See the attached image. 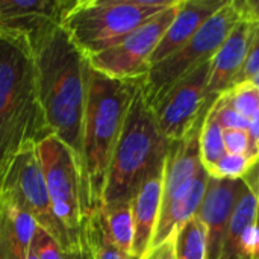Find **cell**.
I'll return each mask as SVG.
<instances>
[{"label": "cell", "instance_id": "cell-1", "mask_svg": "<svg viewBox=\"0 0 259 259\" xmlns=\"http://www.w3.org/2000/svg\"><path fill=\"white\" fill-rule=\"evenodd\" d=\"M39 105L52 135L67 144L79 162L87 102V56L61 27L33 55Z\"/></svg>", "mask_w": 259, "mask_h": 259}, {"label": "cell", "instance_id": "cell-2", "mask_svg": "<svg viewBox=\"0 0 259 259\" xmlns=\"http://www.w3.org/2000/svg\"><path fill=\"white\" fill-rule=\"evenodd\" d=\"M143 79H111L88 64L80 170L90 212L102 203L111 158Z\"/></svg>", "mask_w": 259, "mask_h": 259}, {"label": "cell", "instance_id": "cell-3", "mask_svg": "<svg viewBox=\"0 0 259 259\" xmlns=\"http://www.w3.org/2000/svg\"><path fill=\"white\" fill-rule=\"evenodd\" d=\"M49 135L33 56L23 46L0 38V178L23 149L38 146Z\"/></svg>", "mask_w": 259, "mask_h": 259}, {"label": "cell", "instance_id": "cell-4", "mask_svg": "<svg viewBox=\"0 0 259 259\" xmlns=\"http://www.w3.org/2000/svg\"><path fill=\"white\" fill-rule=\"evenodd\" d=\"M170 144L158 127L141 83L132 99L114 149L100 205L111 206L132 202L152 167L167 156Z\"/></svg>", "mask_w": 259, "mask_h": 259}, {"label": "cell", "instance_id": "cell-5", "mask_svg": "<svg viewBox=\"0 0 259 259\" xmlns=\"http://www.w3.org/2000/svg\"><path fill=\"white\" fill-rule=\"evenodd\" d=\"M175 0H77L62 29L88 58L126 38Z\"/></svg>", "mask_w": 259, "mask_h": 259}, {"label": "cell", "instance_id": "cell-6", "mask_svg": "<svg viewBox=\"0 0 259 259\" xmlns=\"http://www.w3.org/2000/svg\"><path fill=\"white\" fill-rule=\"evenodd\" d=\"M241 21L238 2H226L181 49L152 65L143 79V93L150 106L158 103L181 79L212 61L232 29Z\"/></svg>", "mask_w": 259, "mask_h": 259}, {"label": "cell", "instance_id": "cell-7", "mask_svg": "<svg viewBox=\"0 0 259 259\" xmlns=\"http://www.w3.org/2000/svg\"><path fill=\"white\" fill-rule=\"evenodd\" d=\"M36 152L56 217L79 244H85L83 226L90 208L77 156L55 135L44 138L36 146Z\"/></svg>", "mask_w": 259, "mask_h": 259}, {"label": "cell", "instance_id": "cell-8", "mask_svg": "<svg viewBox=\"0 0 259 259\" xmlns=\"http://www.w3.org/2000/svg\"><path fill=\"white\" fill-rule=\"evenodd\" d=\"M0 191L9 194L33 219L36 226L44 229L62 249L77 250L87 246L79 244L56 217L44 182L36 146H27L12 159L0 178Z\"/></svg>", "mask_w": 259, "mask_h": 259}, {"label": "cell", "instance_id": "cell-9", "mask_svg": "<svg viewBox=\"0 0 259 259\" xmlns=\"http://www.w3.org/2000/svg\"><path fill=\"white\" fill-rule=\"evenodd\" d=\"M179 6L181 0H175L170 6L159 11L131 32L118 44L88 56L87 61L90 67L111 79H143L150 68V58L175 20Z\"/></svg>", "mask_w": 259, "mask_h": 259}, {"label": "cell", "instance_id": "cell-10", "mask_svg": "<svg viewBox=\"0 0 259 259\" xmlns=\"http://www.w3.org/2000/svg\"><path fill=\"white\" fill-rule=\"evenodd\" d=\"M77 0H0V38L32 56L62 27Z\"/></svg>", "mask_w": 259, "mask_h": 259}, {"label": "cell", "instance_id": "cell-11", "mask_svg": "<svg viewBox=\"0 0 259 259\" xmlns=\"http://www.w3.org/2000/svg\"><path fill=\"white\" fill-rule=\"evenodd\" d=\"M211 61L181 79L158 103L152 106L161 134L170 141L182 140L197 118L209 109L205 106V90Z\"/></svg>", "mask_w": 259, "mask_h": 259}, {"label": "cell", "instance_id": "cell-12", "mask_svg": "<svg viewBox=\"0 0 259 259\" xmlns=\"http://www.w3.org/2000/svg\"><path fill=\"white\" fill-rule=\"evenodd\" d=\"M243 179L209 178L196 217L206 231V259H220L231 215L244 188Z\"/></svg>", "mask_w": 259, "mask_h": 259}, {"label": "cell", "instance_id": "cell-13", "mask_svg": "<svg viewBox=\"0 0 259 259\" xmlns=\"http://www.w3.org/2000/svg\"><path fill=\"white\" fill-rule=\"evenodd\" d=\"M206 114L208 111L197 118L182 140L170 144L165 159L161 209L185 194L199 173L205 170L200 161V131Z\"/></svg>", "mask_w": 259, "mask_h": 259}, {"label": "cell", "instance_id": "cell-14", "mask_svg": "<svg viewBox=\"0 0 259 259\" xmlns=\"http://www.w3.org/2000/svg\"><path fill=\"white\" fill-rule=\"evenodd\" d=\"M165 158L158 161L147 173L141 185L138 187L132 199V217H134V243L132 255L141 259L152 246L155 229L158 225L162 191H164V171Z\"/></svg>", "mask_w": 259, "mask_h": 259}, {"label": "cell", "instance_id": "cell-15", "mask_svg": "<svg viewBox=\"0 0 259 259\" xmlns=\"http://www.w3.org/2000/svg\"><path fill=\"white\" fill-rule=\"evenodd\" d=\"M255 23L249 21H240L223 46L219 49L215 56L211 61V71L205 90V106L203 109H209L212 103L219 99L222 93L231 88L235 76L240 73L247 52L249 44L253 35Z\"/></svg>", "mask_w": 259, "mask_h": 259}, {"label": "cell", "instance_id": "cell-16", "mask_svg": "<svg viewBox=\"0 0 259 259\" xmlns=\"http://www.w3.org/2000/svg\"><path fill=\"white\" fill-rule=\"evenodd\" d=\"M225 5V0H181V6L175 20L165 30L150 58V67L164 61L167 56L181 49L187 41H190L191 36L205 24V21Z\"/></svg>", "mask_w": 259, "mask_h": 259}, {"label": "cell", "instance_id": "cell-17", "mask_svg": "<svg viewBox=\"0 0 259 259\" xmlns=\"http://www.w3.org/2000/svg\"><path fill=\"white\" fill-rule=\"evenodd\" d=\"M35 231L33 219L0 191V259H27Z\"/></svg>", "mask_w": 259, "mask_h": 259}, {"label": "cell", "instance_id": "cell-18", "mask_svg": "<svg viewBox=\"0 0 259 259\" xmlns=\"http://www.w3.org/2000/svg\"><path fill=\"white\" fill-rule=\"evenodd\" d=\"M208 179L209 176L206 170H202L185 194H182L181 197H178L170 205L161 209L150 249L161 246L173 234H176L181 229V226H184L190 219L196 215L203 200Z\"/></svg>", "mask_w": 259, "mask_h": 259}, {"label": "cell", "instance_id": "cell-19", "mask_svg": "<svg viewBox=\"0 0 259 259\" xmlns=\"http://www.w3.org/2000/svg\"><path fill=\"white\" fill-rule=\"evenodd\" d=\"M258 208L259 191L255 188H250L246 184L231 215L220 259H238L240 256H243L241 238L244 232L256 223Z\"/></svg>", "mask_w": 259, "mask_h": 259}, {"label": "cell", "instance_id": "cell-20", "mask_svg": "<svg viewBox=\"0 0 259 259\" xmlns=\"http://www.w3.org/2000/svg\"><path fill=\"white\" fill-rule=\"evenodd\" d=\"M102 225L105 228L109 240L124 253L132 255L134 243V217H132V202L118 205H99Z\"/></svg>", "mask_w": 259, "mask_h": 259}, {"label": "cell", "instance_id": "cell-21", "mask_svg": "<svg viewBox=\"0 0 259 259\" xmlns=\"http://www.w3.org/2000/svg\"><path fill=\"white\" fill-rule=\"evenodd\" d=\"M83 243L88 246L93 259H138L134 255L121 252L106 235L99 211L94 209L85 220Z\"/></svg>", "mask_w": 259, "mask_h": 259}, {"label": "cell", "instance_id": "cell-22", "mask_svg": "<svg viewBox=\"0 0 259 259\" xmlns=\"http://www.w3.org/2000/svg\"><path fill=\"white\" fill-rule=\"evenodd\" d=\"M176 259H206V231L194 215L175 234Z\"/></svg>", "mask_w": 259, "mask_h": 259}, {"label": "cell", "instance_id": "cell-23", "mask_svg": "<svg viewBox=\"0 0 259 259\" xmlns=\"http://www.w3.org/2000/svg\"><path fill=\"white\" fill-rule=\"evenodd\" d=\"M225 153L226 149L223 141V129L219 124L211 106V109L203 118L200 131V161L203 168L206 171L211 170Z\"/></svg>", "mask_w": 259, "mask_h": 259}, {"label": "cell", "instance_id": "cell-24", "mask_svg": "<svg viewBox=\"0 0 259 259\" xmlns=\"http://www.w3.org/2000/svg\"><path fill=\"white\" fill-rule=\"evenodd\" d=\"M30 247L36 259H93L88 246L77 250L62 249L44 229L36 226Z\"/></svg>", "mask_w": 259, "mask_h": 259}, {"label": "cell", "instance_id": "cell-25", "mask_svg": "<svg viewBox=\"0 0 259 259\" xmlns=\"http://www.w3.org/2000/svg\"><path fill=\"white\" fill-rule=\"evenodd\" d=\"M225 94L231 106L247 120L259 111V90L250 80L231 87Z\"/></svg>", "mask_w": 259, "mask_h": 259}, {"label": "cell", "instance_id": "cell-26", "mask_svg": "<svg viewBox=\"0 0 259 259\" xmlns=\"http://www.w3.org/2000/svg\"><path fill=\"white\" fill-rule=\"evenodd\" d=\"M256 162L246 155L225 153L217 164L208 170V176L214 179H243Z\"/></svg>", "mask_w": 259, "mask_h": 259}, {"label": "cell", "instance_id": "cell-27", "mask_svg": "<svg viewBox=\"0 0 259 259\" xmlns=\"http://www.w3.org/2000/svg\"><path fill=\"white\" fill-rule=\"evenodd\" d=\"M212 111L215 114V118L223 131L226 129H238V131H247L249 120L244 118L241 114H238L229 103L225 93L219 96V99L212 103Z\"/></svg>", "mask_w": 259, "mask_h": 259}, {"label": "cell", "instance_id": "cell-28", "mask_svg": "<svg viewBox=\"0 0 259 259\" xmlns=\"http://www.w3.org/2000/svg\"><path fill=\"white\" fill-rule=\"evenodd\" d=\"M259 74V23H255V29H253V35L249 44V52L246 56V61L240 70V73L235 76L234 82L231 87L252 80L255 76Z\"/></svg>", "mask_w": 259, "mask_h": 259}, {"label": "cell", "instance_id": "cell-29", "mask_svg": "<svg viewBox=\"0 0 259 259\" xmlns=\"http://www.w3.org/2000/svg\"><path fill=\"white\" fill-rule=\"evenodd\" d=\"M223 141H225L226 153H231V155H247V150H249L247 131L226 129V131H223Z\"/></svg>", "mask_w": 259, "mask_h": 259}, {"label": "cell", "instance_id": "cell-30", "mask_svg": "<svg viewBox=\"0 0 259 259\" xmlns=\"http://www.w3.org/2000/svg\"><path fill=\"white\" fill-rule=\"evenodd\" d=\"M247 137H249V150L247 158L252 161H259V111L249 118V127H247Z\"/></svg>", "mask_w": 259, "mask_h": 259}, {"label": "cell", "instance_id": "cell-31", "mask_svg": "<svg viewBox=\"0 0 259 259\" xmlns=\"http://www.w3.org/2000/svg\"><path fill=\"white\" fill-rule=\"evenodd\" d=\"M141 259H176V252H175V234L164 241L161 246L150 249Z\"/></svg>", "mask_w": 259, "mask_h": 259}, {"label": "cell", "instance_id": "cell-32", "mask_svg": "<svg viewBox=\"0 0 259 259\" xmlns=\"http://www.w3.org/2000/svg\"><path fill=\"white\" fill-rule=\"evenodd\" d=\"M240 15L243 21L259 23V0H244L238 2Z\"/></svg>", "mask_w": 259, "mask_h": 259}, {"label": "cell", "instance_id": "cell-33", "mask_svg": "<svg viewBox=\"0 0 259 259\" xmlns=\"http://www.w3.org/2000/svg\"><path fill=\"white\" fill-rule=\"evenodd\" d=\"M250 82H252V83H253V85H255V87H256V88L259 90V74H258V76H255V77H253V79H252Z\"/></svg>", "mask_w": 259, "mask_h": 259}, {"label": "cell", "instance_id": "cell-34", "mask_svg": "<svg viewBox=\"0 0 259 259\" xmlns=\"http://www.w3.org/2000/svg\"><path fill=\"white\" fill-rule=\"evenodd\" d=\"M27 259H36L35 253H33V250H32V247L29 249V255H27Z\"/></svg>", "mask_w": 259, "mask_h": 259}, {"label": "cell", "instance_id": "cell-35", "mask_svg": "<svg viewBox=\"0 0 259 259\" xmlns=\"http://www.w3.org/2000/svg\"><path fill=\"white\" fill-rule=\"evenodd\" d=\"M256 225H258V229H259V208H258V217H256ZM255 259H259V250H258V253H256V256H255Z\"/></svg>", "mask_w": 259, "mask_h": 259}, {"label": "cell", "instance_id": "cell-36", "mask_svg": "<svg viewBox=\"0 0 259 259\" xmlns=\"http://www.w3.org/2000/svg\"><path fill=\"white\" fill-rule=\"evenodd\" d=\"M238 259H252L250 256H247V255H243V256H240Z\"/></svg>", "mask_w": 259, "mask_h": 259}]
</instances>
